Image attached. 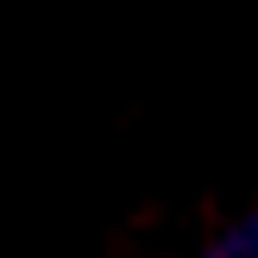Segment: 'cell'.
Returning a JSON list of instances; mask_svg holds the SVG:
<instances>
[{
    "mask_svg": "<svg viewBox=\"0 0 258 258\" xmlns=\"http://www.w3.org/2000/svg\"><path fill=\"white\" fill-rule=\"evenodd\" d=\"M203 258H258V203L246 215H234L228 228H215V240L203 246Z\"/></svg>",
    "mask_w": 258,
    "mask_h": 258,
    "instance_id": "1",
    "label": "cell"
}]
</instances>
